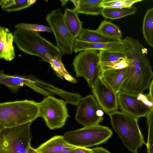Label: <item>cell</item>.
<instances>
[{
    "mask_svg": "<svg viewBox=\"0 0 153 153\" xmlns=\"http://www.w3.org/2000/svg\"><path fill=\"white\" fill-rule=\"evenodd\" d=\"M126 56L130 59L128 77L121 91L132 93H143L149 88L153 72L147 55L148 50L137 40L130 36L123 39Z\"/></svg>",
    "mask_w": 153,
    "mask_h": 153,
    "instance_id": "1",
    "label": "cell"
},
{
    "mask_svg": "<svg viewBox=\"0 0 153 153\" xmlns=\"http://www.w3.org/2000/svg\"><path fill=\"white\" fill-rule=\"evenodd\" d=\"M13 35L14 42L20 50L25 53L40 57L48 63L52 57H62L63 55L56 46L41 36L38 32L16 29Z\"/></svg>",
    "mask_w": 153,
    "mask_h": 153,
    "instance_id": "2",
    "label": "cell"
},
{
    "mask_svg": "<svg viewBox=\"0 0 153 153\" xmlns=\"http://www.w3.org/2000/svg\"><path fill=\"white\" fill-rule=\"evenodd\" d=\"M39 117V103L33 100L0 104V130L33 122Z\"/></svg>",
    "mask_w": 153,
    "mask_h": 153,
    "instance_id": "3",
    "label": "cell"
},
{
    "mask_svg": "<svg viewBox=\"0 0 153 153\" xmlns=\"http://www.w3.org/2000/svg\"><path fill=\"white\" fill-rule=\"evenodd\" d=\"M108 115L113 129L124 145L132 153H137L143 145L146 144L138 124L139 119L122 111H116Z\"/></svg>",
    "mask_w": 153,
    "mask_h": 153,
    "instance_id": "4",
    "label": "cell"
},
{
    "mask_svg": "<svg viewBox=\"0 0 153 153\" xmlns=\"http://www.w3.org/2000/svg\"><path fill=\"white\" fill-rule=\"evenodd\" d=\"M31 122L0 130V153H27L32 136Z\"/></svg>",
    "mask_w": 153,
    "mask_h": 153,
    "instance_id": "5",
    "label": "cell"
},
{
    "mask_svg": "<svg viewBox=\"0 0 153 153\" xmlns=\"http://www.w3.org/2000/svg\"><path fill=\"white\" fill-rule=\"evenodd\" d=\"M112 134V131L108 127L98 124L67 131L63 136L70 145L87 148L104 143Z\"/></svg>",
    "mask_w": 153,
    "mask_h": 153,
    "instance_id": "6",
    "label": "cell"
},
{
    "mask_svg": "<svg viewBox=\"0 0 153 153\" xmlns=\"http://www.w3.org/2000/svg\"><path fill=\"white\" fill-rule=\"evenodd\" d=\"M73 65L76 76L84 77L91 88L101 76L103 67L97 51L81 52L74 59Z\"/></svg>",
    "mask_w": 153,
    "mask_h": 153,
    "instance_id": "7",
    "label": "cell"
},
{
    "mask_svg": "<svg viewBox=\"0 0 153 153\" xmlns=\"http://www.w3.org/2000/svg\"><path fill=\"white\" fill-rule=\"evenodd\" d=\"M39 103V117L44 120L51 130L62 127L70 117L66 107L67 102L50 95Z\"/></svg>",
    "mask_w": 153,
    "mask_h": 153,
    "instance_id": "8",
    "label": "cell"
},
{
    "mask_svg": "<svg viewBox=\"0 0 153 153\" xmlns=\"http://www.w3.org/2000/svg\"><path fill=\"white\" fill-rule=\"evenodd\" d=\"M46 20L53 33L57 47L63 55L71 54L75 39L71 35L66 26L61 9L58 8L48 13Z\"/></svg>",
    "mask_w": 153,
    "mask_h": 153,
    "instance_id": "9",
    "label": "cell"
},
{
    "mask_svg": "<svg viewBox=\"0 0 153 153\" xmlns=\"http://www.w3.org/2000/svg\"><path fill=\"white\" fill-rule=\"evenodd\" d=\"M75 119L84 127L98 125L104 118V113L94 95L82 98L77 105Z\"/></svg>",
    "mask_w": 153,
    "mask_h": 153,
    "instance_id": "10",
    "label": "cell"
},
{
    "mask_svg": "<svg viewBox=\"0 0 153 153\" xmlns=\"http://www.w3.org/2000/svg\"><path fill=\"white\" fill-rule=\"evenodd\" d=\"M101 109L108 114L117 111L118 107L117 94L101 76L91 88Z\"/></svg>",
    "mask_w": 153,
    "mask_h": 153,
    "instance_id": "11",
    "label": "cell"
},
{
    "mask_svg": "<svg viewBox=\"0 0 153 153\" xmlns=\"http://www.w3.org/2000/svg\"><path fill=\"white\" fill-rule=\"evenodd\" d=\"M118 105L122 111L135 117H146L151 108L138 97L137 94L120 91L117 94Z\"/></svg>",
    "mask_w": 153,
    "mask_h": 153,
    "instance_id": "12",
    "label": "cell"
},
{
    "mask_svg": "<svg viewBox=\"0 0 153 153\" xmlns=\"http://www.w3.org/2000/svg\"><path fill=\"white\" fill-rule=\"evenodd\" d=\"M36 80L31 76L11 75L5 74L2 71L0 72V83L5 85L14 93L17 92L20 87L25 85L44 95L48 96L51 94L46 90L37 86L36 84Z\"/></svg>",
    "mask_w": 153,
    "mask_h": 153,
    "instance_id": "13",
    "label": "cell"
},
{
    "mask_svg": "<svg viewBox=\"0 0 153 153\" xmlns=\"http://www.w3.org/2000/svg\"><path fill=\"white\" fill-rule=\"evenodd\" d=\"M86 50H109L126 52L123 40L110 43H91L75 39L73 51L75 53Z\"/></svg>",
    "mask_w": 153,
    "mask_h": 153,
    "instance_id": "14",
    "label": "cell"
},
{
    "mask_svg": "<svg viewBox=\"0 0 153 153\" xmlns=\"http://www.w3.org/2000/svg\"><path fill=\"white\" fill-rule=\"evenodd\" d=\"M128 67L116 69L110 67H103L101 77L117 94L128 77Z\"/></svg>",
    "mask_w": 153,
    "mask_h": 153,
    "instance_id": "15",
    "label": "cell"
},
{
    "mask_svg": "<svg viewBox=\"0 0 153 153\" xmlns=\"http://www.w3.org/2000/svg\"><path fill=\"white\" fill-rule=\"evenodd\" d=\"M14 35L8 28L0 27V58L7 61H12L15 53L13 42Z\"/></svg>",
    "mask_w": 153,
    "mask_h": 153,
    "instance_id": "16",
    "label": "cell"
},
{
    "mask_svg": "<svg viewBox=\"0 0 153 153\" xmlns=\"http://www.w3.org/2000/svg\"><path fill=\"white\" fill-rule=\"evenodd\" d=\"M76 147L66 142L63 136L56 135L42 143L36 149L38 153H59L65 150Z\"/></svg>",
    "mask_w": 153,
    "mask_h": 153,
    "instance_id": "17",
    "label": "cell"
},
{
    "mask_svg": "<svg viewBox=\"0 0 153 153\" xmlns=\"http://www.w3.org/2000/svg\"><path fill=\"white\" fill-rule=\"evenodd\" d=\"M103 0H72L74 7L73 9L78 14L97 16L101 14L103 8L99 6Z\"/></svg>",
    "mask_w": 153,
    "mask_h": 153,
    "instance_id": "18",
    "label": "cell"
},
{
    "mask_svg": "<svg viewBox=\"0 0 153 153\" xmlns=\"http://www.w3.org/2000/svg\"><path fill=\"white\" fill-rule=\"evenodd\" d=\"M78 14L73 10L66 8L63 14L65 24L72 36L77 38L82 30L83 22L79 19Z\"/></svg>",
    "mask_w": 153,
    "mask_h": 153,
    "instance_id": "19",
    "label": "cell"
},
{
    "mask_svg": "<svg viewBox=\"0 0 153 153\" xmlns=\"http://www.w3.org/2000/svg\"><path fill=\"white\" fill-rule=\"evenodd\" d=\"M77 39L83 41L91 43H110L123 40L107 37L98 33L96 30L83 28Z\"/></svg>",
    "mask_w": 153,
    "mask_h": 153,
    "instance_id": "20",
    "label": "cell"
},
{
    "mask_svg": "<svg viewBox=\"0 0 153 153\" xmlns=\"http://www.w3.org/2000/svg\"><path fill=\"white\" fill-rule=\"evenodd\" d=\"M100 63L104 68H112L113 65L126 56V52L109 50L100 51Z\"/></svg>",
    "mask_w": 153,
    "mask_h": 153,
    "instance_id": "21",
    "label": "cell"
},
{
    "mask_svg": "<svg viewBox=\"0 0 153 153\" xmlns=\"http://www.w3.org/2000/svg\"><path fill=\"white\" fill-rule=\"evenodd\" d=\"M142 30L146 42L153 48V7L149 9L144 16Z\"/></svg>",
    "mask_w": 153,
    "mask_h": 153,
    "instance_id": "22",
    "label": "cell"
},
{
    "mask_svg": "<svg viewBox=\"0 0 153 153\" xmlns=\"http://www.w3.org/2000/svg\"><path fill=\"white\" fill-rule=\"evenodd\" d=\"M62 57L54 56L49 59V63L52 69L55 71L57 76L62 79L73 83H76L77 81L65 69L61 59Z\"/></svg>",
    "mask_w": 153,
    "mask_h": 153,
    "instance_id": "23",
    "label": "cell"
},
{
    "mask_svg": "<svg viewBox=\"0 0 153 153\" xmlns=\"http://www.w3.org/2000/svg\"><path fill=\"white\" fill-rule=\"evenodd\" d=\"M137 8L135 7L122 8H103L101 14L105 18L117 19L135 14Z\"/></svg>",
    "mask_w": 153,
    "mask_h": 153,
    "instance_id": "24",
    "label": "cell"
},
{
    "mask_svg": "<svg viewBox=\"0 0 153 153\" xmlns=\"http://www.w3.org/2000/svg\"><path fill=\"white\" fill-rule=\"evenodd\" d=\"M96 30L107 37L122 39L121 30L118 27L109 21L104 20L102 22Z\"/></svg>",
    "mask_w": 153,
    "mask_h": 153,
    "instance_id": "25",
    "label": "cell"
},
{
    "mask_svg": "<svg viewBox=\"0 0 153 153\" xmlns=\"http://www.w3.org/2000/svg\"><path fill=\"white\" fill-rule=\"evenodd\" d=\"M36 1L35 0H0V5L3 10L10 12L28 7L35 3Z\"/></svg>",
    "mask_w": 153,
    "mask_h": 153,
    "instance_id": "26",
    "label": "cell"
},
{
    "mask_svg": "<svg viewBox=\"0 0 153 153\" xmlns=\"http://www.w3.org/2000/svg\"><path fill=\"white\" fill-rule=\"evenodd\" d=\"M48 86V87L44 86L42 87H43L51 93H52L61 96L65 100L67 103L77 105L82 98L81 95L79 94L67 92L51 85Z\"/></svg>",
    "mask_w": 153,
    "mask_h": 153,
    "instance_id": "27",
    "label": "cell"
},
{
    "mask_svg": "<svg viewBox=\"0 0 153 153\" xmlns=\"http://www.w3.org/2000/svg\"><path fill=\"white\" fill-rule=\"evenodd\" d=\"M142 0H103L99 6L103 8H122L130 7Z\"/></svg>",
    "mask_w": 153,
    "mask_h": 153,
    "instance_id": "28",
    "label": "cell"
},
{
    "mask_svg": "<svg viewBox=\"0 0 153 153\" xmlns=\"http://www.w3.org/2000/svg\"><path fill=\"white\" fill-rule=\"evenodd\" d=\"M148 127L147 140L146 143L147 153H153V108L146 116Z\"/></svg>",
    "mask_w": 153,
    "mask_h": 153,
    "instance_id": "29",
    "label": "cell"
},
{
    "mask_svg": "<svg viewBox=\"0 0 153 153\" xmlns=\"http://www.w3.org/2000/svg\"><path fill=\"white\" fill-rule=\"evenodd\" d=\"M14 27L16 29H25L37 32H52L49 26L38 24L20 23L15 25Z\"/></svg>",
    "mask_w": 153,
    "mask_h": 153,
    "instance_id": "30",
    "label": "cell"
},
{
    "mask_svg": "<svg viewBox=\"0 0 153 153\" xmlns=\"http://www.w3.org/2000/svg\"><path fill=\"white\" fill-rule=\"evenodd\" d=\"M130 59L126 56L124 58L114 64L112 68L116 69H123L130 66Z\"/></svg>",
    "mask_w": 153,
    "mask_h": 153,
    "instance_id": "31",
    "label": "cell"
},
{
    "mask_svg": "<svg viewBox=\"0 0 153 153\" xmlns=\"http://www.w3.org/2000/svg\"><path fill=\"white\" fill-rule=\"evenodd\" d=\"M75 153H94L92 149L76 147L74 149Z\"/></svg>",
    "mask_w": 153,
    "mask_h": 153,
    "instance_id": "32",
    "label": "cell"
},
{
    "mask_svg": "<svg viewBox=\"0 0 153 153\" xmlns=\"http://www.w3.org/2000/svg\"><path fill=\"white\" fill-rule=\"evenodd\" d=\"M94 153H111L108 150L102 147H96L92 149Z\"/></svg>",
    "mask_w": 153,
    "mask_h": 153,
    "instance_id": "33",
    "label": "cell"
},
{
    "mask_svg": "<svg viewBox=\"0 0 153 153\" xmlns=\"http://www.w3.org/2000/svg\"><path fill=\"white\" fill-rule=\"evenodd\" d=\"M149 89V92L148 95L153 102V78L152 80Z\"/></svg>",
    "mask_w": 153,
    "mask_h": 153,
    "instance_id": "34",
    "label": "cell"
},
{
    "mask_svg": "<svg viewBox=\"0 0 153 153\" xmlns=\"http://www.w3.org/2000/svg\"><path fill=\"white\" fill-rule=\"evenodd\" d=\"M75 148H72L71 149L65 150L59 153H75Z\"/></svg>",
    "mask_w": 153,
    "mask_h": 153,
    "instance_id": "35",
    "label": "cell"
},
{
    "mask_svg": "<svg viewBox=\"0 0 153 153\" xmlns=\"http://www.w3.org/2000/svg\"><path fill=\"white\" fill-rule=\"evenodd\" d=\"M27 153H38L36 149L30 146L28 149Z\"/></svg>",
    "mask_w": 153,
    "mask_h": 153,
    "instance_id": "36",
    "label": "cell"
},
{
    "mask_svg": "<svg viewBox=\"0 0 153 153\" xmlns=\"http://www.w3.org/2000/svg\"><path fill=\"white\" fill-rule=\"evenodd\" d=\"M60 1L61 2L62 5L64 6L66 4L67 2L68 1H63L64 2H63L62 0H60Z\"/></svg>",
    "mask_w": 153,
    "mask_h": 153,
    "instance_id": "37",
    "label": "cell"
}]
</instances>
